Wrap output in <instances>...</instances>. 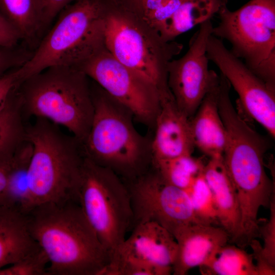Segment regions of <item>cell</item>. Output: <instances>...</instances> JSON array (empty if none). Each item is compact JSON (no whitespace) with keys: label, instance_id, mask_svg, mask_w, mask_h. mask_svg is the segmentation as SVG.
Segmentation results:
<instances>
[{"label":"cell","instance_id":"1","mask_svg":"<svg viewBox=\"0 0 275 275\" xmlns=\"http://www.w3.org/2000/svg\"><path fill=\"white\" fill-rule=\"evenodd\" d=\"M25 215L48 260L47 275H102L111 255L76 200L39 204Z\"/></svg>","mask_w":275,"mask_h":275},{"label":"cell","instance_id":"2","mask_svg":"<svg viewBox=\"0 0 275 275\" xmlns=\"http://www.w3.org/2000/svg\"><path fill=\"white\" fill-rule=\"evenodd\" d=\"M88 77L78 67L56 66L25 78L17 88L25 117L44 118L64 127L82 143L94 114Z\"/></svg>","mask_w":275,"mask_h":275},{"label":"cell","instance_id":"3","mask_svg":"<svg viewBox=\"0 0 275 275\" xmlns=\"http://www.w3.org/2000/svg\"><path fill=\"white\" fill-rule=\"evenodd\" d=\"M26 138L32 146L28 172L32 208L76 200L86 157L82 143L60 126L41 118L27 125Z\"/></svg>","mask_w":275,"mask_h":275},{"label":"cell","instance_id":"4","mask_svg":"<svg viewBox=\"0 0 275 275\" xmlns=\"http://www.w3.org/2000/svg\"><path fill=\"white\" fill-rule=\"evenodd\" d=\"M92 95L93 117L82 143L85 155L124 181L133 180L151 167L152 138L141 135L131 113L102 89Z\"/></svg>","mask_w":275,"mask_h":275},{"label":"cell","instance_id":"5","mask_svg":"<svg viewBox=\"0 0 275 275\" xmlns=\"http://www.w3.org/2000/svg\"><path fill=\"white\" fill-rule=\"evenodd\" d=\"M112 1L75 0L65 7L35 52L18 68L23 80L52 66L78 67L103 49L105 18Z\"/></svg>","mask_w":275,"mask_h":275},{"label":"cell","instance_id":"6","mask_svg":"<svg viewBox=\"0 0 275 275\" xmlns=\"http://www.w3.org/2000/svg\"><path fill=\"white\" fill-rule=\"evenodd\" d=\"M139 16L119 0L107 10L104 47L119 62L159 93L160 98L171 94L168 84L167 66L178 54L182 44L163 40L157 32L151 37L139 23Z\"/></svg>","mask_w":275,"mask_h":275},{"label":"cell","instance_id":"7","mask_svg":"<svg viewBox=\"0 0 275 275\" xmlns=\"http://www.w3.org/2000/svg\"><path fill=\"white\" fill-rule=\"evenodd\" d=\"M212 35L229 42L232 53L275 88V0H250L231 11L225 6Z\"/></svg>","mask_w":275,"mask_h":275},{"label":"cell","instance_id":"8","mask_svg":"<svg viewBox=\"0 0 275 275\" xmlns=\"http://www.w3.org/2000/svg\"><path fill=\"white\" fill-rule=\"evenodd\" d=\"M76 201L111 255L132 228L131 197L125 181L112 170L85 157Z\"/></svg>","mask_w":275,"mask_h":275},{"label":"cell","instance_id":"9","mask_svg":"<svg viewBox=\"0 0 275 275\" xmlns=\"http://www.w3.org/2000/svg\"><path fill=\"white\" fill-rule=\"evenodd\" d=\"M177 251V241L166 228L140 223L113 252L102 275H169Z\"/></svg>","mask_w":275,"mask_h":275},{"label":"cell","instance_id":"10","mask_svg":"<svg viewBox=\"0 0 275 275\" xmlns=\"http://www.w3.org/2000/svg\"><path fill=\"white\" fill-rule=\"evenodd\" d=\"M134 118L153 128L160 95L151 85L117 60L104 47L78 67Z\"/></svg>","mask_w":275,"mask_h":275},{"label":"cell","instance_id":"11","mask_svg":"<svg viewBox=\"0 0 275 275\" xmlns=\"http://www.w3.org/2000/svg\"><path fill=\"white\" fill-rule=\"evenodd\" d=\"M125 182L131 197L132 228L139 223L152 221L173 234L183 226L199 223L186 191L168 183L152 166L140 176Z\"/></svg>","mask_w":275,"mask_h":275},{"label":"cell","instance_id":"12","mask_svg":"<svg viewBox=\"0 0 275 275\" xmlns=\"http://www.w3.org/2000/svg\"><path fill=\"white\" fill-rule=\"evenodd\" d=\"M206 53L209 61L232 86L246 114L260 124L272 138L275 137V88L253 72L233 55L223 41L211 35Z\"/></svg>","mask_w":275,"mask_h":275},{"label":"cell","instance_id":"13","mask_svg":"<svg viewBox=\"0 0 275 275\" xmlns=\"http://www.w3.org/2000/svg\"><path fill=\"white\" fill-rule=\"evenodd\" d=\"M211 20L200 25L191 38L185 54L168 64V84L175 103L189 119L219 75L209 70L206 53L208 39L212 34Z\"/></svg>","mask_w":275,"mask_h":275},{"label":"cell","instance_id":"14","mask_svg":"<svg viewBox=\"0 0 275 275\" xmlns=\"http://www.w3.org/2000/svg\"><path fill=\"white\" fill-rule=\"evenodd\" d=\"M151 140L152 161L192 155L189 118L178 107L173 96L160 100Z\"/></svg>","mask_w":275,"mask_h":275},{"label":"cell","instance_id":"15","mask_svg":"<svg viewBox=\"0 0 275 275\" xmlns=\"http://www.w3.org/2000/svg\"><path fill=\"white\" fill-rule=\"evenodd\" d=\"M177 243L173 274L185 275L192 268L203 266L230 237L222 227L198 223L177 229L173 234Z\"/></svg>","mask_w":275,"mask_h":275},{"label":"cell","instance_id":"16","mask_svg":"<svg viewBox=\"0 0 275 275\" xmlns=\"http://www.w3.org/2000/svg\"><path fill=\"white\" fill-rule=\"evenodd\" d=\"M219 80V75L189 119L195 147L210 158L222 156L226 143V130L218 107Z\"/></svg>","mask_w":275,"mask_h":275},{"label":"cell","instance_id":"17","mask_svg":"<svg viewBox=\"0 0 275 275\" xmlns=\"http://www.w3.org/2000/svg\"><path fill=\"white\" fill-rule=\"evenodd\" d=\"M203 174L213 195L220 226L228 232L231 241L239 228L240 213L237 195L223 156L210 158L205 165Z\"/></svg>","mask_w":275,"mask_h":275},{"label":"cell","instance_id":"18","mask_svg":"<svg viewBox=\"0 0 275 275\" xmlns=\"http://www.w3.org/2000/svg\"><path fill=\"white\" fill-rule=\"evenodd\" d=\"M39 248L30 232L25 214L0 208V269L19 261Z\"/></svg>","mask_w":275,"mask_h":275},{"label":"cell","instance_id":"19","mask_svg":"<svg viewBox=\"0 0 275 275\" xmlns=\"http://www.w3.org/2000/svg\"><path fill=\"white\" fill-rule=\"evenodd\" d=\"M32 146L27 139L16 151L7 185L0 198V208L26 214L32 208L28 172Z\"/></svg>","mask_w":275,"mask_h":275},{"label":"cell","instance_id":"20","mask_svg":"<svg viewBox=\"0 0 275 275\" xmlns=\"http://www.w3.org/2000/svg\"><path fill=\"white\" fill-rule=\"evenodd\" d=\"M228 0H184L157 33L164 41H171L195 26L211 20Z\"/></svg>","mask_w":275,"mask_h":275},{"label":"cell","instance_id":"21","mask_svg":"<svg viewBox=\"0 0 275 275\" xmlns=\"http://www.w3.org/2000/svg\"><path fill=\"white\" fill-rule=\"evenodd\" d=\"M0 13L29 44L47 25L44 0H0Z\"/></svg>","mask_w":275,"mask_h":275},{"label":"cell","instance_id":"22","mask_svg":"<svg viewBox=\"0 0 275 275\" xmlns=\"http://www.w3.org/2000/svg\"><path fill=\"white\" fill-rule=\"evenodd\" d=\"M25 118L15 89L0 109V157L14 154L27 140Z\"/></svg>","mask_w":275,"mask_h":275},{"label":"cell","instance_id":"23","mask_svg":"<svg viewBox=\"0 0 275 275\" xmlns=\"http://www.w3.org/2000/svg\"><path fill=\"white\" fill-rule=\"evenodd\" d=\"M199 268L204 275H258L252 254L228 243L219 247Z\"/></svg>","mask_w":275,"mask_h":275},{"label":"cell","instance_id":"24","mask_svg":"<svg viewBox=\"0 0 275 275\" xmlns=\"http://www.w3.org/2000/svg\"><path fill=\"white\" fill-rule=\"evenodd\" d=\"M205 164L192 155L154 160L153 168L168 183L183 189H187L195 178L203 172Z\"/></svg>","mask_w":275,"mask_h":275},{"label":"cell","instance_id":"25","mask_svg":"<svg viewBox=\"0 0 275 275\" xmlns=\"http://www.w3.org/2000/svg\"><path fill=\"white\" fill-rule=\"evenodd\" d=\"M185 190L188 196L194 215L198 222L220 226L213 195L203 172L199 175Z\"/></svg>","mask_w":275,"mask_h":275},{"label":"cell","instance_id":"26","mask_svg":"<svg viewBox=\"0 0 275 275\" xmlns=\"http://www.w3.org/2000/svg\"><path fill=\"white\" fill-rule=\"evenodd\" d=\"M48 260L39 248L19 261L0 269V275H47Z\"/></svg>","mask_w":275,"mask_h":275},{"label":"cell","instance_id":"27","mask_svg":"<svg viewBox=\"0 0 275 275\" xmlns=\"http://www.w3.org/2000/svg\"><path fill=\"white\" fill-rule=\"evenodd\" d=\"M270 216L262 227H259V236H261L263 245L262 253L268 261L275 266V200L271 198L269 207Z\"/></svg>","mask_w":275,"mask_h":275},{"label":"cell","instance_id":"28","mask_svg":"<svg viewBox=\"0 0 275 275\" xmlns=\"http://www.w3.org/2000/svg\"><path fill=\"white\" fill-rule=\"evenodd\" d=\"M183 1L184 0H169L144 22L157 33L161 26L171 17Z\"/></svg>","mask_w":275,"mask_h":275},{"label":"cell","instance_id":"29","mask_svg":"<svg viewBox=\"0 0 275 275\" xmlns=\"http://www.w3.org/2000/svg\"><path fill=\"white\" fill-rule=\"evenodd\" d=\"M28 59L14 47L0 46V76L20 67Z\"/></svg>","mask_w":275,"mask_h":275},{"label":"cell","instance_id":"30","mask_svg":"<svg viewBox=\"0 0 275 275\" xmlns=\"http://www.w3.org/2000/svg\"><path fill=\"white\" fill-rule=\"evenodd\" d=\"M22 80L18 68L0 76V109L4 105L11 93Z\"/></svg>","mask_w":275,"mask_h":275},{"label":"cell","instance_id":"31","mask_svg":"<svg viewBox=\"0 0 275 275\" xmlns=\"http://www.w3.org/2000/svg\"><path fill=\"white\" fill-rule=\"evenodd\" d=\"M253 253L252 256L258 275H274L275 274V266H272L264 256L262 250V244L256 239H253L250 243Z\"/></svg>","mask_w":275,"mask_h":275},{"label":"cell","instance_id":"32","mask_svg":"<svg viewBox=\"0 0 275 275\" xmlns=\"http://www.w3.org/2000/svg\"><path fill=\"white\" fill-rule=\"evenodd\" d=\"M20 39L15 29L0 13V46L14 47Z\"/></svg>","mask_w":275,"mask_h":275},{"label":"cell","instance_id":"33","mask_svg":"<svg viewBox=\"0 0 275 275\" xmlns=\"http://www.w3.org/2000/svg\"><path fill=\"white\" fill-rule=\"evenodd\" d=\"M16 151L14 154L0 157V198L5 190Z\"/></svg>","mask_w":275,"mask_h":275},{"label":"cell","instance_id":"34","mask_svg":"<svg viewBox=\"0 0 275 275\" xmlns=\"http://www.w3.org/2000/svg\"><path fill=\"white\" fill-rule=\"evenodd\" d=\"M75 0H44L48 24L67 5Z\"/></svg>","mask_w":275,"mask_h":275},{"label":"cell","instance_id":"35","mask_svg":"<svg viewBox=\"0 0 275 275\" xmlns=\"http://www.w3.org/2000/svg\"><path fill=\"white\" fill-rule=\"evenodd\" d=\"M169 0H143L136 13L143 21L147 20L156 11Z\"/></svg>","mask_w":275,"mask_h":275},{"label":"cell","instance_id":"36","mask_svg":"<svg viewBox=\"0 0 275 275\" xmlns=\"http://www.w3.org/2000/svg\"><path fill=\"white\" fill-rule=\"evenodd\" d=\"M126 8L136 13L143 0H119Z\"/></svg>","mask_w":275,"mask_h":275}]
</instances>
